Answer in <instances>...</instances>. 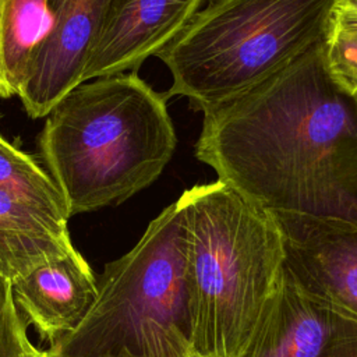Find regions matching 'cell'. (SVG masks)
<instances>
[{"label": "cell", "instance_id": "cell-1", "mask_svg": "<svg viewBox=\"0 0 357 357\" xmlns=\"http://www.w3.org/2000/svg\"><path fill=\"white\" fill-rule=\"evenodd\" d=\"M195 156L271 213L357 225V98L331 77L322 40L204 112Z\"/></svg>", "mask_w": 357, "mask_h": 357}, {"label": "cell", "instance_id": "cell-2", "mask_svg": "<svg viewBox=\"0 0 357 357\" xmlns=\"http://www.w3.org/2000/svg\"><path fill=\"white\" fill-rule=\"evenodd\" d=\"M166 100L132 71L85 81L47 113L39 155L70 218L121 204L160 176L176 149Z\"/></svg>", "mask_w": 357, "mask_h": 357}, {"label": "cell", "instance_id": "cell-3", "mask_svg": "<svg viewBox=\"0 0 357 357\" xmlns=\"http://www.w3.org/2000/svg\"><path fill=\"white\" fill-rule=\"evenodd\" d=\"M178 201L197 357H238L284 265L275 216L222 180L194 185Z\"/></svg>", "mask_w": 357, "mask_h": 357}, {"label": "cell", "instance_id": "cell-4", "mask_svg": "<svg viewBox=\"0 0 357 357\" xmlns=\"http://www.w3.org/2000/svg\"><path fill=\"white\" fill-rule=\"evenodd\" d=\"M181 202L166 206L123 257L105 265L78 325L52 357H197Z\"/></svg>", "mask_w": 357, "mask_h": 357}, {"label": "cell", "instance_id": "cell-5", "mask_svg": "<svg viewBox=\"0 0 357 357\" xmlns=\"http://www.w3.org/2000/svg\"><path fill=\"white\" fill-rule=\"evenodd\" d=\"M336 0H212L159 57L165 93L206 112L259 85L324 39Z\"/></svg>", "mask_w": 357, "mask_h": 357}, {"label": "cell", "instance_id": "cell-6", "mask_svg": "<svg viewBox=\"0 0 357 357\" xmlns=\"http://www.w3.org/2000/svg\"><path fill=\"white\" fill-rule=\"evenodd\" d=\"M357 333V318L303 289L283 271L238 357H325Z\"/></svg>", "mask_w": 357, "mask_h": 357}, {"label": "cell", "instance_id": "cell-7", "mask_svg": "<svg viewBox=\"0 0 357 357\" xmlns=\"http://www.w3.org/2000/svg\"><path fill=\"white\" fill-rule=\"evenodd\" d=\"M284 244V268L307 291L357 318V225L272 213Z\"/></svg>", "mask_w": 357, "mask_h": 357}, {"label": "cell", "instance_id": "cell-8", "mask_svg": "<svg viewBox=\"0 0 357 357\" xmlns=\"http://www.w3.org/2000/svg\"><path fill=\"white\" fill-rule=\"evenodd\" d=\"M204 0H109L81 84L137 68L166 47Z\"/></svg>", "mask_w": 357, "mask_h": 357}, {"label": "cell", "instance_id": "cell-9", "mask_svg": "<svg viewBox=\"0 0 357 357\" xmlns=\"http://www.w3.org/2000/svg\"><path fill=\"white\" fill-rule=\"evenodd\" d=\"M109 0H53V22L18 98L31 119L47 113L81 84Z\"/></svg>", "mask_w": 357, "mask_h": 357}, {"label": "cell", "instance_id": "cell-10", "mask_svg": "<svg viewBox=\"0 0 357 357\" xmlns=\"http://www.w3.org/2000/svg\"><path fill=\"white\" fill-rule=\"evenodd\" d=\"M17 307L49 343L71 332L96 296V278L75 250L13 280Z\"/></svg>", "mask_w": 357, "mask_h": 357}, {"label": "cell", "instance_id": "cell-11", "mask_svg": "<svg viewBox=\"0 0 357 357\" xmlns=\"http://www.w3.org/2000/svg\"><path fill=\"white\" fill-rule=\"evenodd\" d=\"M75 251L67 222L0 191V273L15 280Z\"/></svg>", "mask_w": 357, "mask_h": 357}, {"label": "cell", "instance_id": "cell-12", "mask_svg": "<svg viewBox=\"0 0 357 357\" xmlns=\"http://www.w3.org/2000/svg\"><path fill=\"white\" fill-rule=\"evenodd\" d=\"M53 22V0H0V99L18 96Z\"/></svg>", "mask_w": 357, "mask_h": 357}, {"label": "cell", "instance_id": "cell-13", "mask_svg": "<svg viewBox=\"0 0 357 357\" xmlns=\"http://www.w3.org/2000/svg\"><path fill=\"white\" fill-rule=\"evenodd\" d=\"M0 191L68 222L70 215L57 185L33 156L0 137Z\"/></svg>", "mask_w": 357, "mask_h": 357}, {"label": "cell", "instance_id": "cell-14", "mask_svg": "<svg viewBox=\"0 0 357 357\" xmlns=\"http://www.w3.org/2000/svg\"><path fill=\"white\" fill-rule=\"evenodd\" d=\"M322 53L331 77L357 98V0H336L322 39Z\"/></svg>", "mask_w": 357, "mask_h": 357}, {"label": "cell", "instance_id": "cell-15", "mask_svg": "<svg viewBox=\"0 0 357 357\" xmlns=\"http://www.w3.org/2000/svg\"><path fill=\"white\" fill-rule=\"evenodd\" d=\"M39 353L17 307L13 280L0 273V357H36Z\"/></svg>", "mask_w": 357, "mask_h": 357}, {"label": "cell", "instance_id": "cell-16", "mask_svg": "<svg viewBox=\"0 0 357 357\" xmlns=\"http://www.w3.org/2000/svg\"><path fill=\"white\" fill-rule=\"evenodd\" d=\"M325 357H357V333L350 335L336 343Z\"/></svg>", "mask_w": 357, "mask_h": 357}, {"label": "cell", "instance_id": "cell-17", "mask_svg": "<svg viewBox=\"0 0 357 357\" xmlns=\"http://www.w3.org/2000/svg\"><path fill=\"white\" fill-rule=\"evenodd\" d=\"M36 357H52V356L49 354L47 350H40V353H39Z\"/></svg>", "mask_w": 357, "mask_h": 357}, {"label": "cell", "instance_id": "cell-18", "mask_svg": "<svg viewBox=\"0 0 357 357\" xmlns=\"http://www.w3.org/2000/svg\"><path fill=\"white\" fill-rule=\"evenodd\" d=\"M0 119H1V113H0ZM0 137H1V132H0Z\"/></svg>", "mask_w": 357, "mask_h": 357}]
</instances>
